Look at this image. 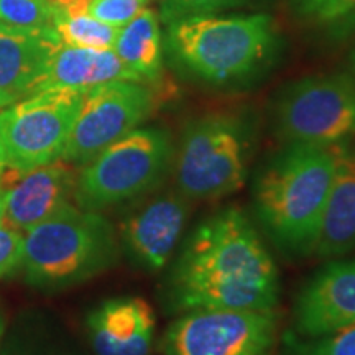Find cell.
Returning <instances> with one entry per match:
<instances>
[{
    "instance_id": "obj_1",
    "label": "cell",
    "mask_w": 355,
    "mask_h": 355,
    "mask_svg": "<svg viewBox=\"0 0 355 355\" xmlns=\"http://www.w3.org/2000/svg\"><path fill=\"white\" fill-rule=\"evenodd\" d=\"M176 313L196 309H273L279 277L245 212L224 207L191 232L168 278Z\"/></svg>"
},
{
    "instance_id": "obj_2",
    "label": "cell",
    "mask_w": 355,
    "mask_h": 355,
    "mask_svg": "<svg viewBox=\"0 0 355 355\" xmlns=\"http://www.w3.org/2000/svg\"><path fill=\"white\" fill-rule=\"evenodd\" d=\"M332 146L288 144L259 173L255 212L283 250L311 255L334 175Z\"/></svg>"
},
{
    "instance_id": "obj_3",
    "label": "cell",
    "mask_w": 355,
    "mask_h": 355,
    "mask_svg": "<svg viewBox=\"0 0 355 355\" xmlns=\"http://www.w3.org/2000/svg\"><path fill=\"white\" fill-rule=\"evenodd\" d=\"M119 254L112 224L99 212L69 202L26 232L21 270L30 285L60 290L112 268Z\"/></svg>"
},
{
    "instance_id": "obj_4",
    "label": "cell",
    "mask_w": 355,
    "mask_h": 355,
    "mask_svg": "<svg viewBox=\"0 0 355 355\" xmlns=\"http://www.w3.org/2000/svg\"><path fill=\"white\" fill-rule=\"evenodd\" d=\"M273 44L272 19L252 17H189L171 21L168 46L191 74L212 84L250 76Z\"/></svg>"
},
{
    "instance_id": "obj_5",
    "label": "cell",
    "mask_w": 355,
    "mask_h": 355,
    "mask_svg": "<svg viewBox=\"0 0 355 355\" xmlns=\"http://www.w3.org/2000/svg\"><path fill=\"white\" fill-rule=\"evenodd\" d=\"M170 135L162 128H135L81 166L74 204L99 212L157 189L171 173Z\"/></svg>"
},
{
    "instance_id": "obj_6",
    "label": "cell",
    "mask_w": 355,
    "mask_h": 355,
    "mask_svg": "<svg viewBox=\"0 0 355 355\" xmlns=\"http://www.w3.org/2000/svg\"><path fill=\"white\" fill-rule=\"evenodd\" d=\"M248 139L239 119L204 115L191 122L173 157L176 189L189 201L229 196L245 184Z\"/></svg>"
},
{
    "instance_id": "obj_7",
    "label": "cell",
    "mask_w": 355,
    "mask_h": 355,
    "mask_svg": "<svg viewBox=\"0 0 355 355\" xmlns=\"http://www.w3.org/2000/svg\"><path fill=\"white\" fill-rule=\"evenodd\" d=\"M83 96L55 89L0 110V150L7 170L21 176L61 159Z\"/></svg>"
},
{
    "instance_id": "obj_8",
    "label": "cell",
    "mask_w": 355,
    "mask_h": 355,
    "mask_svg": "<svg viewBox=\"0 0 355 355\" xmlns=\"http://www.w3.org/2000/svg\"><path fill=\"white\" fill-rule=\"evenodd\" d=\"M275 122L286 144L334 146L355 137V79L324 74L296 81L283 91Z\"/></svg>"
},
{
    "instance_id": "obj_9",
    "label": "cell",
    "mask_w": 355,
    "mask_h": 355,
    "mask_svg": "<svg viewBox=\"0 0 355 355\" xmlns=\"http://www.w3.org/2000/svg\"><path fill=\"white\" fill-rule=\"evenodd\" d=\"M278 316L273 309H196L166 329L165 355H272Z\"/></svg>"
},
{
    "instance_id": "obj_10",
    "label": "cell",
    "mask_w": 355,
    "mask_h": 355,
    "mask_svg": "<svg viewBox=\"0 0 355 355\" xmlns=\"http://www.w3.org/2000/svg\"><path fill=\"white\" fill-rule=\"evenodd\" d=\"M153 92L145 83L112 81L84 92L61 159L84 166L102 150L135 130L152 114Z\"/></svg>"
},
{
    "instance_id": "obj_11",
    "label": "cell",
    "mask_w": 355,
    "mask_h": 355,
    "mask_svg": "<svg viewBox=\"0 0 355 355\" xmlns=\"http://www.w3.org/2000/svg\"><path fill=\"white\" fill-rule=\"evenodd\" d=\"M189 199L180 191H165L146 199L121 224V243L137 265L155 273L165 268L183 237Z\"/></svg>"
},
{
    "instance_id": "obj_12",
    "label": "cell",
    "mask_w": 355,
    "mask_h": 355,
    "mask_svg": "<svg viewBox=\"0 0 355 355\" xmlns=\"http://www.w3.org/2000/svg\"><path fill=\"white\" fill-rule=\"evenodd\" d=\"M295 324L306 339L354 326L355 259H332L306 283L295 304Z\"/></svg>"
},
{
    "instance_id": "obj_13",
    "label": "cell",
    "mask_w": 355,
    "mask_h": 355,
    "mask_svg": "<svg viewBox=\"0 0 355 355\" xmlns=\"http://www.w3.org/2000/svg\"><path fill=\"white\" fill-rule=\"evenodd\" d=\"M61 43L55 28H21L0 21V110L42 91Z\"/></svg>"
},
{
    "instance_id": "obj_14",
    "label": "cell",
    "mask_w": 355,
    "mask_h": 355,
    "mask_svg": "<svg viewBox=\"0 0 355 355\" xmlns=\"http://www.w3.org/2000/svg\"><path fill=\"white\" fill-rule=\"evenodd\" d=\"M76 166L58 159L25 175L6 191V225L28 232L74 201Z\"/></svg>"
},
{
    "instance_id": "obj_15",
    "label": "cell",
    "mask_w": 355,
    "mask_h": 355,
    "mask_svg": "<svg viewBox=\"0 0 355 355\" xmlns=\"http://www.w3.org/2000/svg\"><path fill=\"white\" fill-rule=\"evenodd\" d=\"M96 355H150L155 336L152 306L141 298H114L87 316Z\"/></svg>"
},
{
    "instance_id": "obj_16",
    "label": "cell",
    "mask_w": 355,
    "mask_h": 355,
    "mask_svg": "<svg viewBox=\"0 0 355 355\" xmlns=\"http://www.w3.org/2000/svg\"><path fill=\"white\" fill-rule=\"evenodd\" d=\"M334 175L313 255L332 260L355 250V145H334Z\"/></svg>"
},
{
    "instance_id": "obj_17",
    "label": "cell",
    "mask_w": 355,
    "mask_h": 355,
    "mask_svg": "<svg viewBox=\"0 0 355 355\" xmlns=\"http://www.w3.org/2000/svg\"><path fill=\"white\" fill-rule=\"evenodd\" d=\"M112 81L141 83L114 50H94L61 43L53 53L40 92L55 89L87 92L89 89Z\"/></svg>"
},
{
    "instance_id": "obj_18",
    "label": "cell",
    "mask_w": 355,
    "mask_h": 355,
    "mask_svg": "<svg viewBox=\"0 0 355 355\" xmlns=\"http://www.w3.org/2000/svg\"><path fill=\"white\" fill-rule=\"evenodd\" d=\"M112 50L141 83H157L162 76V33L157 13L141 8L135 19L119 30Z\"/></svg>"
},
{
    "instance_id": "obj_19",
    "label": "cell",
    "mask_w": 355,
    "mask_h": 355,
    "mask_svg": "<svg viewBox=\"0 0 355 355\" xmlns=\"http://www.w3.org/2000/svg\"><path fill=\"white\" fill-rule=\"evenodd\" d=\"M0 21L21 28H55L51 0H0Z\"/></svg>"
},
{
    "instance_id": "obj_20",
    "label": "cell",
    "mask_w": 355,
    "mask_h": 355,
    "mask_svg": "<svg viewBox=\"0 0 355 355\" xmlns=\"http://www.w3.org/2000/svg\"><path fill=\"white\" fill-rule=\"evenodd\" d=\"M304 20L318 25L349 28L355 25V0H290Z\"/></svg>"
},
{
    "instance_id": "obj_21",
    "label": "cell",
    "mask_w": 355,
    "mask_h": 355,
    "mask_svg": "<svg viewBox=\"0 0 355 355\" xmlns=\"http://www.w3.org/2000/svg\"><path fill=\"white\" fill-rule=\"evenodd\" d=\"M291 355H355V324L332 334L290 343Z\"/></svg>"
},
{
    "instance_id": "obj_22",
    "label": "cell",
    "mask_w": 355,
    "mask_h": 355,
    "mask_svg": "<svg viewBox=\"0 0 355 355\" xmlns=\"http://www.w3.org/2000/svg\"><path fill=\"white\" fill-rule=\"evenodd\" d=\"M146 0H91L89 15L104 24L122 28L145 8Z\"/></svg>"
},
{
    "instance_id": "obj_23",
    "label": "cell",
    "mask_w": 355,
    "mask_h": 355,
    "mask_svg": "<svg viewBox=\"0 0 355 355\" xmlns=\"http://www.w3.org/2000/svg\"><path fill=\"white\" fill-rule=\"evenodd\" d=\"M239 2L241 0H165L162 17L171 24V21L189 19V17L209 15Z\"/></svg>"
},
{
    "instance_id": "obj_24",
    "label": "cell",
    "mask_w": 355,
    "mask_h": 355,
    "mask_svg": "<svg viewBox=\"0 0 355 355\" xmlns=\"http://www.w3.org/2000/svg\"><path fill=\"white\" fill-rule=\"evenodd\" d=\"M24 239L20 230L0 225V278L8 277L21 266Z\"/></svg>"
},
{
    "instance_id": "obj_25",
    "label": "cell",
    "mask_w": 355,
    "mask_h": 355,
    "mask_svg": "<svg viewBox=\"0 0 355 355\" xmlns=\"http://www.w3.org/2000/svg\"><path fill=\"white\" fill-rule=\"evenodd\" d=\"M20 176L13 175V173H10L7 170V165L6 162H3V157H2V150H0V188H3V186H10L15 183L17 180H19Z\"/></svg>"
},
{
    "instance_id": "obj_26",
    "label": "cell",
    "mask_w": 355,
    "mask_h": 355,
    "mask_svg": "<svg viewBox=\"0 0 355 355\" xmlns=\"http://www.w3.org/2000/svg\"><path fill=\"white\" fill-rule=\"evenodd\" d=\"M0 225H6V191L0 189Z\"/></svg>"
},
{
    "instance_id": "obj_27",
    "label": "cell",
    "mask_w": 355,
    "mask_h": 355,
    "mask_svg": "<svg viewBox=\"0 0 355 355\" xmlns=\"http://www.w3.org/2000/svg\"><path fill=\"white\" fill-rule=\"evenodd\" d=\"M350 69H352V76L355 79V51L352 53V56H350Z\"/></svg>"
},
{
    "instance_id": "obj_28",
    "label": "cell",
    "mask_w": 355,
    "mask_h": 355,
    "mask_svg": "<svg viewBox=\"0 0 355 355\" xmlns=\"http://www.w3.org/2000/svg\"><path fill=\"white\" fill-rule=\"evenodd\" d=\"M2 334H3V319H2V314H0V339H2Z\"/></svg>"
}]
</instances>
